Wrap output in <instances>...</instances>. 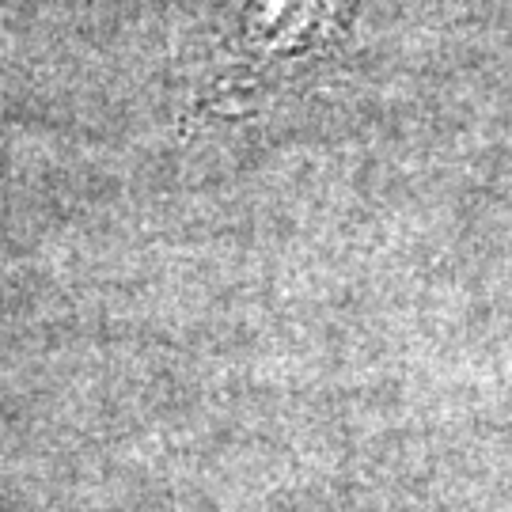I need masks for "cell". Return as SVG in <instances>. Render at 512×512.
Masks as SVG:
<instances>
[{
  "instance_id": "cell-1",
  "label": "cell",
  "mask_w": 512,
  "mask_h": 512,
  "mask_svg": "<svg viewBox=\"0 0 512 512\" xmlns=\"http://www.w3.org/2000/svg\"><path fill=\"white\" fill-rule=\"evenodd\" d=\"M353 0H251L236 42L220 57L202 114H251L262 95L327 65L349 35Z\"/></svg>"
}]
</instances>
